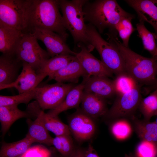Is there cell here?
I'll return each mask as SVG.
<instances>
[{"label":"cell","instance_id":"cell-6","mask_svg":"<svg viewBox=\"0 0 157 157\" xmlns=\"http://www.w3.org/2000/svg\"><path fill=\"white\" fill-rule=\"evenodd\" d=\"M32 0H0V24L22 32L27 31Z\"/></svg>","mask_w":157,"mask_h":157},{"label":"cell","instance_id":"cell-27","mask_svg":"<svg viewBox=\"0 0 157 157\" xmlns=\"http://www.w3.org/2000/svg\"><path fill=\"white\" fill-rule=\"evenodd\" d=\"M136 30L138 36L141 39L144 49L148 51L157 60V49L156 34L146 27L144 22L139 21L136 24Z\"/></svg>","mask_w":157,"mask_h":157},{"label":"cell","instance_id":"cell-9","mask_svg":"<svg viewBox=\"0 0 157 157\" xmlns=\"http://www.w3.org/2000/svg\"><path fill=\"white\" fill-rule=\"evenodd\" d=\"M73 83L57 82L35 88V99L42 110L53 109L64 101L69 92L74 86Z\"/></svg>","mask_w":157,"mask_h":157},{"label":"cell","instance_id":"cell-1","mask_svg":"<svg viewBox=\"0 0 157 157\" xmlns=\"http://www.w3.org/2000/svg\"><path fill=\"white\" fill-rule=\"evenodd\" d=\"M109 40L117 47L124 61L126 71L133 81L151 87L157 77V60L142 56L124 46L117 35L109 34Z\"/></svg>","mask_w":157,"mask_h":157},{"label":"cell","instance_id":"cell-31","mask_svg":"<svg viewBox=\"0 0 157 157\" xmlns=\"http://www.w3.org/2000/svg\"><path fill=\"white\" fill-rule=\"evenodd\" d=\"M135 18L134 15L121 19L115 26V29L121 39L123 45L129 47V42L131 34L136 30L131 23L132 20Z\"/></svg>","mask_w":157,"mask_h":157},{"label":"cell","instance_id":"cell-41","mask_svg":"<svg viewBox=\"0 0 157 157\" xmlns=\"http://www.w3.org/2000/svg\"><path fill=\"white\" fill-rule=\"evenodd\" d=\"M156 119L155 122L157 124V115H156Z\"/></svg>","mask_w":157,"mask_h":157},{"label":"cell","instance_id":"cell-15","mask_svg":"<svg viewBox=\"0 0 157 157\" xmlns=\"http://www.w3.org/2000/svg\"><path fill=\"white\" fill-rule=\"evenodd\" d=\"M84 91L106 99L116 95L113 80L100 76L85 77Z\"/></svg>","mask_w":157,"mask_h":157},{"label":"cell","instance_id":"cell-28","mask_svg":"<svg viewBox=\"0 0 157 157\" xmlns=\"http://www.w3.org/2000/svg\"><path fill=\"white\" fill-rule=\"evenodd\" d=\"M109 129L113 136L117 140H123L131 135L133 128L127 118H120L114 119Z\"/></svg>","mask_w":157,"mask_h":157},{"label":"cell","instance_id":"cell-40","mask_svg":"<svg viewBox=\"0 0 157 157\" xmlns=\"http://www.w3.org/2000/svg\"><path fill=\"white\" fill-rule=\"evenodd\" d=\"M156 47H157V35L156 34Z\"/></svg>","mask_w":157,"mask_h":157},{"label":"cell","instance_id":"cell-25","mask_svg":"<svg viewBox=\"0 0 157 157\" xmlns=\"http://www.w3.org/2000/svg\"><path fill=\"white\" fill-rule=\"evenodd\" d=\"M34 143L26 136L24 138L12 143H2L0 157H20Z\"/></svg>","mask_w":157,"mask_h":157},{"label":"cell","instance_id":"cell-26","mask_svg":"<svg viewBox=\"0 0 157 157\" xmlns=\"http://www.w3.org/2000/svg\"><path fill=\"white\" fill-rule=\"evenodd\" d=\"M44 126L56 136L71 135L68 125L63 122L58 116H53L42 110L39 114Z\"/></svg>","mask_w":157,"mask_h":157},{"label":"cell","instance_id":"cell-23","mask_svg":"<svg viewBox=\"0 0 157 157\" xmlns=\"http://www.w3.org/2000/svg\"><path fill=\"white\" fill-rule=\"evenodd\" d=\"M133 129L141 140L157 143V124L151 122L131 117Z\"/></svg>","mask_w":157,"mask_h":157},{"label":"cell","instance_id":"cell-21","mask_svg":"<svg viewBox=\"0 0 157 157\" xmlns=\"http://www.w3.org/2000/svg\"><path fill=\"white\" fill-rule=\"evenodd\" d=\"M85 81V78H84L81 83L74 86L69 92L64 101L58 106L50 110L47 113L53 116H58L63 111L78 107L81 103Z\"/></svg>","mask_w":157,"mask_h":157},{"label":"cell","instance_id":"cell-22","mask_svg":"<svg viewBox=\"0 0 157 157\" xmlns=\"http://www.w3.org/2000/svg\"><path fill=\"white\" fill-rule=\"evenodd\" d=\"M76 58L75 56L60 55L50 58L42 65L36 72L42 81L58 71Z\"/></svg>","mask_w":157,"mask_h":157},{"label":"cell","instance_id":"cell-36","mask_svg":"<svg viewBox=\"0 0 157 157\" xmlns=\"http://www.w3.org/2000/svg\"><path fill=\"white\" fill-rule=\"evenodd\" d=\"M84 157H99L90 144L87 149L84 151Z\"/></svg>","mask_w":157,"mask_h":157},{"label":"cell","instance_id":"cell-12","mask_svg":"<svg viewBox=\"0 0 157 157\" xmlns=\"http://www.w3.org/2000/svg\"><path fill=\"white\" fill-rule=\"evenodd\" d=\"M81 51L75 56L81 65L88 77L91 76L111 77L113 73L106 66L101 60L93 56L91 50L83 44H79Z\"/></svg>","mask_w":157,"mask_h":157},{"label":"cell","instance_id":"cell-37","mask_svg":"<svg viewBox=\"0 0 157 157\" xmlns=\"http://www.w3.org/2000/svg\"><path fill=\"white\" fill-rule=\"evenodd\" d=\"M70 157H84V151L81 149H76Z\"/></svg>","mask_w":157,"mask_h":157},{"label":"cell","instance_id":"cell-19","mask_svg":"<svg viewBox=\"0 0 157 157\" xmlns=\"http://www.w3.org/2000/svg\"><path fill=\"white\" fill-rule=\"evenodd\" d=\"M22 71L11 88H15L19 94L30 91L36 88L42 81L32 67L23 62Z\"/></svg>","mask_w":157,"mask_h":157},{"label":"cell","instance_id":"cell-32","mask_svg":"<svg viewBox=\"0 0 157 157\" xmlns=\"http://www.w3.org/2000/svg\"><path fill=\"white\" fill-rule=\"evenodd\" d=\"M35 88L32 90L17 95L8 96L0 95V106L17 105L21 104H27L35 98Z\"/></svg>","mask_w":157,"mask_h":157},{"label":"cell","instance_id":"cell-20","mask_svg":"<svg viewBox=\"0 0 157 157\" xmlns=\"http://www.w3.org/2000/svg\"><path fill=\"white\" fill-rule=\"evenodd\" d=\"M23 33L0 24V51L2 54H15Z\"/></svg>","mask_w":157,"mask_h":157},{"label":"cell","instance_id":"cell-7","mask_svg":"<svg viewBox=\"0 0 157 157\" xmlns=\"http://www.w3.org/2000/svg\"><path fill=\"white\" fill-rule=\"evenodd\" d=\"M140 85L133 81L129 90L116 95L112 106L104 117L108 119H115L131 118L134 116L142 98Z\"/></svg>","mask_w":157,"mask_h":157},{"label":"cell","instance_id":"cell-10","mask_svg":"<svg viewBox=\"0 0 157 157\" xmlns=\"http://www.w3.org/2000/svg\"><path fill=\"white\" fill-rule=\"evenodd\" d=\"M38 40L44 44L51 58L60 55L75 56L77 53L71 50L63 37L51 31L39 28H34L28 31Z\"/></svg>","mask_w":157,"mask_h":157},{"label":"cell","instance_id":"cell-34","mask_svg":"<svg viewBox=\"0 0 157 157\" xmlns=\"http://www.w3.org/2000/svg\"><path fill=\"white\" fill-rule=\"evenodd\" d=\"M113 81L116 95L125 93L129 90L131 88L133 82V80L126 74L116 76Z\"/></svg>","mask_w":157,"mask_h":157},{"label":"cell","instance_id":"cell-3","mask_svg":"<svg viewBox=\"0 0 157 157\" xmlns=\"http://www.w3.org/2000/svg\"><path fill=\"white\" fill-rule=\"evenodd\" d=\"M84 5V19L102 33L107 28L109 33H117L115 26L122 18L134 15L124 10L115 0H98Z\"/></svg>","mask_w":157,"mask_h":157},{"label":"cell","instance_id":"cell-2","mask_svg":"<svg viewBox=\"0 0 157 157\" xmlns=\"http://www.w3.org/2000/svg\"><path fill=\"white\" fill-rule=\"evenodd\" d=\"M59 9V0H32L27 31L34 28L48 30L66 40L68 35Z\"/></svg>","mask_w":157,"mask_h":157},{"label":"cell","instance_id":"cell-24","mask_svg":"<svg viewBox=\"0 0 157 157\" xmlns=\"http://www.w3.org/2000/svg\"><path fill=\"white\" fill-rule=\"evenodd\" d=\"M29 120L28 119L27 121L28 128L26 136L34 142H38L48 146L52 145L53 138L50 135L49 131L42 123L39 114L34 121Z\"/></svg>","mask_w":157,"mask_h":157},{"label":"cell","instance_id":"cell-30","mask_svg":"<svg viewBox=\"0 0 157 157\" xmlns=\"http://www.w3.org/2000/svg\"><path fill=\"white\" fill-rule=\"evenodd\" d=\"M52 144L63 157H70L76 149L71 135L56 136Z\"/></svg>","mask_w":157,"mask_h":157},{"label":"cell","instance_id":"cell-17","mask_svg":"<svg viewBox=\"0 0 157 157\" xmlns=\"http://www.w3.org/2000/svg\"><path fill=\"white\" fill-rule=\"evenodd\" d=\"M82 76L83 78L88 77L80 63L76 57L74 60L65 66L48 76L47 81L54 80L57 82H69L74 84L77 83L79 78Z\"/></svg>","mask_w":157,"mask_h":157},{"label":"cell","instance_id":"cell-13","mask_svg":"<svg viewBox=\"0 0 157 157\" xmlns=\"http://www.w3.org/2000/svg\"><path fill=\"white\" fill-rule=\"evenodd\" d=\"M23 62L15 54H2L0 57V90L11 88L19 74L20 69L22 67Z\"/></svg>","mask_w":157,"mask_h":157},{"label":"cell","instance_id":"cell-33","mask_svg":"<svg viewBox=\"0 0 157 157\" xmlns=\"http://www.w3.org/2000/svg\"><path fill=\"white\" fill-rule=\"evenodd\" d=\"M135 157H157V143L141 140L135 149Z\"/></svg>","mask_w":157,"mask_h":157},{"label":"cell","instance_id":"cell-29","mask_svg":"<svg viewBox=\"0 0 157 157\" xmlns=\"http://www.w3.org/2000/svg\"><path fill=\"white\" fill-rule=\"evenodd\" d=\"M144 119L149 121L152 117L157 114V89L146 97L142 98L138 108Z\"/></svg>","mask_w":157,"mask_h":157},{"label":"cell","instance_id":"cell-35","mask_svg":"<svg viewBox=\"0 0 157 157\" xmlns=\"http://www.w3.org/2000/svg\"><path fill=\"white\" fill-rule=\"evenodd\" d=\"M51 154L48 149L39 145L30 147L20 157H50Z\"/></svg>","mask_w":157,"mask_h":157},{"label":"cell","instance_id":"cell-8","mask_svg":"<svg viewBox=\"0 0 157 157\" xmlns=\"http://www.w3.org/2000/svg\"><path fill=\"white\" fill-rule=\"evenodd\" d=\"M15 54L19 60L28 64L36 71L51 58L47 51L40 47L37 39L30 32L23 33Z\"/></svg>","mask_w":157,"mask_h":157},{"label":"cell","instance_id":"cell-18","mask_svg":"<svg viewBox=\"0 0 157 157\" xmlns=\"http://www.w3.org/2000/svg\"><path fill=\"white\" fill-rule=\"evenodd\" d=\"M81 104V111L93 119L104 116L108 110L105 99L84 91Z\"/></svg>","mask_w":157,"mask_h":157},{"label":"cell","instance_id":"cell-39","mask_svg":"<svg viewBox=\"0 0 157 157\" xmlns=\"http://www.w3.org/2000/svg\"><path fill=\"white\" fill-rule=\"evenodd\" d=\"M125 157H135L133 156H132L129 155L127 154H126V155L125 156Z\"/></svg>","mask_w":157,"mask_h":157},{"label":"cell","instance_id":"cell-4","mask_svg":"<svg viewBox=\"0 0 157 157\" xmlns=\"http://www.w3.org/2000/svg\"><path fill=\"white\" fill-rule=\"evenodd\" d=\"M86 25L88 43L96 49L106 66L116 76L128 75L123 59L115 44L110 40L108 42L104 39L91 24Z\"/></svg>","mask_w":157,"mask_h":157},{"label":"cell","instance_id":"cell-38","mask_svg":"<svg viewBox=\"0 0 157 157\" xmlns=\"http://www.w3.org/2000/svg\"><path fill=\"white\" fill-rule=\"evenodd\" d=\"M156 89H157V77L154 84L153 86L149 87V88L147 89V92H148L149 91H150L151 90H154Z\"/></svg>","mask_w":157,"mask_h":157},{"label":"cell","instance_id":"cell-14","mask_svg":"<svg viewBox=\"0 0 157 157\" xmlns=\"http://www.w3.org/2000/svg\"><path fill=\"white\" fill-rule=\"evenodd\" d=\"M136 13L139 21L146 22L154 28L157 35V0H125Z\"/></svg>","mask_w":157,"mask_h":157},{"label":"cell","instance_id":"cell-11","mask_svg":"<svg viewBox=\"0 0 157 157\" xmlns=\"http://www.w3.org/2000/svg\"><path fill=\"white\" fill-rule=\"evenodd\" d=\"M68 126L71 134L79 142L90 140L96 131L93 119L82 111H77L70 117Z\"/></svg>","mask_w":157,"mask_h":157},{"label":"cell","instance_id":"cell-16","mask_svg":"<svg viewBox=\"0 0 157 157\" xmlns=\"http://www.w3.org/2000/svg\"><path fill=\"white\" fill-rule=\"evenodd\" d=\"M17 105L0 106V122L2 136L3 137L12 125L17 120L22 118L30 117L33 114L36 115L33 106L25 111L20 110Z\"/></svg>","mask_w":157,"mask_h":157},{"label":"cell","instance_id":"cell-5","mask_svg":"<svg viewBox=\"0 0 157 157\" xmlns=\"http://www.w3.org/2000/svg\"><path fill=\"white\" fill-rule=\"evenodd\" d=\"M85 0H59L65 26L72 35L75 44H88L83 7Z\"/></svg>","mask_w":157,"mask_h":157}]
</instances>
